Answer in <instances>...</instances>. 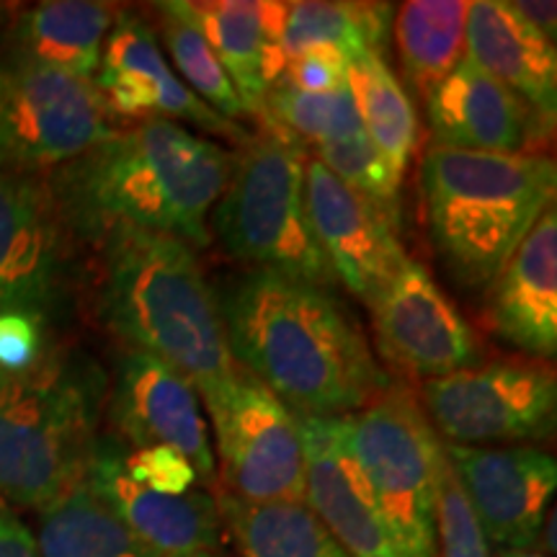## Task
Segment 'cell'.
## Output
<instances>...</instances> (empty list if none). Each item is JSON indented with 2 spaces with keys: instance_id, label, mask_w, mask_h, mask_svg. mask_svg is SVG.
<instances>
[{
  "instance_id": "6da1fadb",
  "label": "cell",
  "mask_w": 557,
  "mask_h": 557,
  "mask_svg": "<svg viewBox=\"0 0 557 557\" xmlns=\"http://www.w3.org/2000/svg\"><path fill=\"white\" fill-rule=\"evenodd\" d=\"M220 308L235 364L297 418L359 413L393 385L331 289L250 271Z\"/></svg>"
},
{
  "instance_id": "7a4b0ae2",
  "label": "cell",
  "mask_w": 557,
  "mask_h": 557,
  "mask_svg": "<svg viewBox=\"0 0 557 557\" xmlns=\"http://www.w3.org/2000/svg\"><path fill=\"white\" fill-rule=\"evenodd\" d=\"M233 169V152L176 122L145 120L114 129L50 173L70 227L94 243L111 227L163 233L207 248L209 218Z\"/></svg>"
},
{
  "instance_id": "3957f363",
  "label": "cell",
  "mask_w": 557,
  "mask_h": 557,
  "mask_svg": "<svg viewBox=\"0 0 557 557\" xmlns=\"http://www.w3.org/2000/svg\"><path fill=\"white\" fill-rule=\"evenodd\" d=\"M96 315L107 331L184 374L199 398L238 372L218 292L189 243L137 227H111L94 240Z\"/></svg>"
},
{
  "instance_id": "277c9868",
  "label": "cell",
  "mask_w": 557,
  "mask_h": 557,
  "mask_svg": "<svg viewBox=\"0 0 557 557\" xmlns=\"http://www.w3.org/2000/svg\"><path fill=\"white\" fill-rule=\"evenodd\" d=\"M431 243L451 282L491 289L521 240L555 207L553 158L500 156L434 145L421 163Z\"/></svg>"
},
{
  "instance_id": "5b68a950",
  "label": "cell",
  "mask_w": 557,
  "mask_h": 557,
  "mask_svg": "<svg viewBox=\"0 0 557 557\" xmlns=\"http://www.w3.org/2000/svg\"><path fill=\"white\" fill-rule=\"evenodd\" d=\"M103 389L94 361L52 344L29 369H0V504L41 511L86 480Z\"/></svg>"
},
{
  "instance_id": "8992f818",
  "label": "cell",
  "mask_w": 557,
  "mask_h": 557,
  "mask_svg": "<svg viewBox=\"0 0 557 557\" xmlns=\"http://www.w3.org/2000/svg\"><path fill=\"white\" fill-rule=\"evenodd\" d=\"M240 145L225 191L212 209L214 235L230 256L253 271L336 289L338 278L310 225L305 156L276 129Z\"/></svg>"
},
{
  "instance_id": "52a82bcc",
  "label": "cell",
  "mask_w": 557,
  "mask_h": 557,
  "mask_svg": "<svg viewBox=\"0 0 557 557\" xmlns=\"http://www.w3.org/2000/svg\"><path fill=\"white\" fill-rule=\"evenodd\" d=\"M357 457L395 547L403 557H436V472L444 442L418 398L389 385L359 413L346 416Z\"/></svg>"
},
{
  "instance_id": "ba28073f",
  "label": "cell",
  "mask_w": 557,
  "mask_h": 557,
  "mask_svg": "<svg viewBox=\"0 0 557 557\" xmlns=\"http://www.w3.org/2000/svg\"><path fill=\"white\" fill-rule=\"evenodd\" d=\"M114 135L94 81L0 60V165L50 176Z\"/></svg>"
},
{
  "instance_id": "9c48e42d",
  "label": "cell",
  "mask_w": 557,
  "mask_h": 557,
  "mask_svg": "<svg viewBox=\"0 0 557 557\" xmlns=\"http://www.w3.org/2000/svg\"><path fill=\"white\" fill-rule=\"evenodd\" d=\"M218 438L222 493L248 504H305V444L299 418L238 367L201 398Z\"/></svg>"
},
{
  "instance_id": "30bf717a",
  "label": "cell",
  "mask_w": 557,
  "mask_h": 557,
  "mask_svg": "<svg viewBox=\"0 0 557 557\" xmlns=\"http://www.w3.org/2000/svg\"><path fill=\"white\" fill-rule=\"evenodd\" d=\"M436 434L459 447L542 442L555 434L557 380L540 364L493 361L426 380L421 389Z\"/></svg>"
},
{
  "instance_id": "8fae6325",
  "label": "cell",
  "mask_w": 557,
  "mask_h": 557,
  "mask_svg": "<svg viewBox=\"0 0 557 557\" xmlns=\"http://www.w3.org/2000/svg\"><path fill=\"white\" fill-rule=\"evenodd\" d=\"M78 243L50 176L0 165V312L47 320L73 284Z\"/></svg>"
},
{
  "instance_id": "7c38bea8",
  "label": "cell",
  "mask_w": 557,
  "mask_h": 557,
  "mask_svg": "<svg viewBox=\"0 0 557 557\" xmlns=\"http://www.w3.org/2000/svg\"><path fill=\"white\" fill-rule=\"evenodd\" d=\"M94 83L111 116L165 120L238 143L248 139L238 122L220 116L191 94L160 52L150 26L129 11H120L111 26Z\"/></svg>"
},
{
  "instance_id": "4fadbf2b",
  "label": "cell",
  "mask_w": 557,
  "mask_h": 557,
  "mask_svg": "<svg viewBox=\"0 0 557 557\" xmlns=\"http://www.w3.org/2000/svg\"><path fill=\"white\" fill-rule=\"evenodd\" d=\"M369 310L382 357L403 372L436 380L478 364L475 331L421 263L408 259Z\"/></svg>"
},
{
  "instance_id": "5bb4252c",
  "label": "cell",
  "mask_w": 557,
  "mask_h": 557,
  "mask_svg": "<svg viewBox=\"0 0 557 557\" xmlns=\"http://www.w3.org/2000/svg\"><path fill=\"white\" fill-rule=\"evenodd\" d=\"M109 416L116 434L132 449H176L194 465L199 480L214 483L218 462L201 398L197 387L173 367L127 348L111 382Z\"/></svg>"
},
{
  "instance_id": "9a60e30c",
  "label": "cell",
  "mask_w": 557,
  "mask_h": 557,
  "mask_svg": "<svg viewBox=\"0 0 557 557\" xmlns=\"http://www.w3.org/2000/svg\"><path fill=\"white\" fill-rule=\"evenodd\" d=\"M451 470L483 527L500 549H532L553 511L557 465L540 447L444 444Z\"/></svg>"
},
{
  "instance_id": "2e32d148",
  "label": "cell",
  "mask_w": 557,
  "mask_h": 557,
  "mask_svg": "<svg viewBox=\"0 0 557 557\" xmlns=\"http://www.w3.org/2000/svg\"><path fill=\"white\" fill-rule=\"evenodd\" d=\"M305 201L312 233L338 284L372 308L408 261L400 227L315 158H305Z\"/></svg>"
},
{
  "instance_id": "e0dca14e",
  "label": "cell",
  "mask_w": 557,
  "mask_h": 557,
  "mask_svg": "<svg viewBox=\"0 0 557 557\" xmlns=\"http://www.w3.org/2000/svg\"><path fill=\"white\" fill-rule=\"evenodd\" d=\"M122 455L120 442L99 438L86 483L143 545L158 557H230L212 493L194 487L184 496H160L127 475Z\"/></svg>"
},
{
  "instance_id": "ac0fdd59",
  "label": "cell",
  "mask_w": 557,
  "mask_h": 557,
  "mask_svg": "<svg viewBox=\"0 0 557 557\" xmlns=\"http://www.w3.org/2000/svg\"><path fill=\"white\" fill-rule=\"evenodd\" d=\"M305 444V504L348 557H403L369 491L346 416L299 418Z\"/></svg>"
},
{
  "instance_id": "d6986e66",
  "label": "cell",
  "mask_w": 557,
  "mask_h": 557,
  "mask_svg": "<svg viewBox=\"0 0 557 557\" xmlns=\"http://www.w3.org/2000/svg\"><path fill=\"white\" fill-rule=\"evenodd\" d=\"M426 107L438 148L532 156L553 129L537 111L468 58L431 90Z\"/></svg>"
},
{
  "instance_id": "ffe728a7",
  "label": "cell",
  "mask_w": 557,
  "mask_h": 557,
  "mask_svg": "<svg viewBox=\"0 0 557 557\" xmlns=\"http://www.w3.org/2000/svg\"><path fill=\"white\" fill-rule=\"evenodd\" d=\"M181 16L197 29L227 78L238 90L248 114H259L271 88L282 81V34L289 3L271 0H209V3H173Z\"/></svg>"
},
{
  "instance_id": "44dd1931",
  "label": "cell",
  "mask_w": 557,
  "mask_h": 557,
  "mask_svg": "<svg viewBox=\"0 0 557 557\" xmlns=\"http://www.w3.org/2000/svg\"><path fill=\"white\" fill-rule=\"evenodd\" d=\"M491 329L540 359L557 351V214L549 207L491 287Z\"/></svg>"
},
{
  "instance_id": "7402d4cb",
  "label": "cell",
  "mask_w": 557,
  "mask_h": 557,
  "mask_svg": "<svg viewBox=\"0 0 557 557\" xmlns=\"http://www.w3.org/2000/svg\"><path fill=\"white\" fill-rule=\"evenodd\" d=\"M465 58L517 94L553 124L557 111L555 45L529 26L511 3L475 0L465 29Z\"/></svg>"
},
{
  "instance_id": "603a6c76",
  "label": "cell",
  "mask_w": 557,
  "mask_h": 557,
  "mask_svg": "<svg viewBox=\"0 0 557 557\" xmlns=\"http://www.w3.org/2000/svg\"><path fill=\"white\" fill-rule=\"evenodd\" d=\"M120 11L94 0H50L21 11L9 29L5 58L94 81L103 41Z\"/></svg>"
},
{
  "instance_id": "cb8c5ba5",
  "label": "cell",
  "mask_w": 557,
  "mask_h": 557,
  "mask_svg": "<svg viewBox=\"0 0 557 557\" xmlns=\"http://www.w3.org/2000/svg\"><path fill=\"white\" fill-rule=\"evenodd\" d=\"M218 508L238 557H348L308 504H248L220 493Z\"/></svg>"
},
{
  "instance_id": "d4e9b609",
  "label": "cell",
  "mask_w": 557,
  "mask_h": 557,
  "mask_svg": "<svg viewBox=\"0 0 557 557\" xmlns=\"http://www.w3.org/2000/svg\"><path fill=\"white\" fill-rule=\"evenodd\" d=\"M41 557H158L122 524L83 480L39 511Z\"/></svg>"
},
{
  "instance_id": "484cf974",
  "label": "cell",
  "mask_w": 557,
  "mask_h": 557,
  "mask_svg": "<svg viewBox=\"0 0 557 557\" xmlns=\"http://www.w3.org/2000/svg\"><path fill=\"white\" fill-rule=\"evenodd\" d=\"M465 0H410L395 16L403 73L418 94L429 96L465 60Z\"/></svg>"
},
{
  "instance_id": "4316f807",
  "label": "cell",
  "mask_w": 557,
  "mask_h": 557,
  "mask_svg": "<svg viewBox=\"0 0 557 557\" xmlns=\"http://www.w3.org/2000/svg\"><path fill=\"white\" fill-rule=\"evenodd\" d=\"M348 90L364 135L403 178L418 145V114L406 88L382 54L364 52L348 60Z\"/></svg>"
},
{
  "instance_id": "83f0119b",
  "label": "cell",
  "mask_w": 557,
  "mask_h": 557,
  "mask_svg": "<svg viewBox=\"0 0 557 557\" xmlns=\"http://www.w3.org/2000/svg\"><path fill=\"white\" fill-rule=\"evenodd\" d=\"M389 24V3H289L282 34L284 60H295L297 54L315 47H331L346 60L364 52H377L385 58Z\"/></svg>"
},
{
  "instance_id": "f1b7e54d",
  "label": "cell",
  "mask_w": 557,
  "mask_h": 557,
  "mask_svg": "<svg viewBox=\"0 0 557 557\" xmlns=\"http://www.w3.org/2000/svg\"><path fill=\"white\" fill-rule=\"evenodd\" d=\"M259 114L269 122V129L295 135L312 145L331 143L361 129L351 90L341 88L331 94H308L278 81L261 103Z\"/></svg>"
},
{
  "instance_id": "f546056e",
  "label": "cell",
  "mask_w": 557,
  "mask_h": 557,
  "mask_svg": "<svg viewBox=\"0 0 557 557\" xmlns=\"http://www.w3.org/2000/svg\"><path fill=\"white\" fill-rule=\"evenodd\" d=\"M156 9L163 18L160 32H163V41L169 47L173 65L178 67L181 78L191 94H197L209 109H214L230 122L246 116L248 111L243 107L238 90L227 78L225 67L220 65L218 54L207 45V39L173 9V3H158Z\"/></svg>"
},
{
  "instance_id": "4dcf8cb0",
  "label": "cell",
  "mask_w": 557,
  "mask_h": 557,
  "mask_svg": "<svg viewBox=\"0 0 557 557\" xmlns=\"http://www.w3.org/2000/svg\"><path fill=\"white\" fill-rule=\"evenodd\" d=\"M315 160L329 169L341 184L364 197L385 218L400 227V176L389 169L382 152L374 148L364 129L331 143L312 145Z\"/></svg>"
},
{
  "instance_id": "1f68e13d",
  "label": "cell",
  "mask_w": 557,
  "mask_h": 557,
  "mask_svg": "<svg viewBox=\"0 0 557 557\" xmlns=\"http://www.w3.org/2000/svg\"><path fill=\"white\" fill-rule=\"evenodd\" d=\"M436 557H491V545L447 455L436 472Z\"/></svg>"
},
{
  "instance_id": "d6a6232c",
  "label": "cell",
  "mask_w": 557,
  "mask_h": 557,
  "mask_svg": "<svg viewBox=\"0 0 557 557\" xmlns=\"http://www.w3.org/2000/svg\"><path fill=\"white\" fill-rule=\"evenodd\" d=\"M122 462L137 485L160 493V496H184L199 485L194 465L171 447L124 449Z\"/></svg>"
},
{
  "instance_id": "836d02e7",
  "label": "cell",
  "mask_w": 557,
  "mask_h": 557,
  "mask_svg": "<svg viewBox=\"0 0 557 557\" xmlns=\"http://www.w3.org/2000/svg\"><path fill=\"white\" fill-rule=\"evenodd\" d=\"M47 320L32 312H0V369L21 372L37 361L50 341L45 333Z\"/></svg>"
},
{
  "instance_id": "e575fe53",
  "label": "cell",
  "mask_w": 557,
  "mask_h": 557,
  "mask_svg": "<svg viewBox=\"0 0 557 557\" xmlns=\"http://www.w3.org/2000/svg\"><path fill=\"white\" fill-rule=\"evenodd\" d=\"M282 81L308 94H331V90L348 88V60L331 47L305 50L287 62Z\"/></svg>"
},
{
  "instance_id": "d590c367",
  "label": "cell",
  "mask_w": 557,
  "mask_h": 557,
  "mask_svg": "<svg viewBox=\"0 0 557 557\" xmlns=\"http://www.w3.org/2000/svg\"><path fill=\"white\" fill-rule=\"evenodd\" d=\"M0 557H41L32 529L3 504H0Z\"/></svg>"
},
{
  "instance_id": "8d00e7d4",
  "label": "cell",
  "mask_w": 557,
  "mask_h": 557,
  "mask_svg": "<svg viewBox=\"0 0 557 557\" xmlns=\"http://www.w3.org/2000/svg\"><path fill=\"white\" fill-rule=\"evenodd\" d=\"M511 9L555 45V3H511Z\"/></svg>"
},
{
  "instance_id": "74e56055",
  "label": "cell",
  "mask_w": 557,
  "mask_h": 557,
  "mask_svg": "<svg viewBox=\"0 0 557 557\" xmlns=\"http://www.w3.org/2000/svg\"><path fill=\"white\" fill-rule=\"evenodd\" d=\"M498 557H547V555L537 553V549H500Z\"/></svg>"
}]
</instances>
